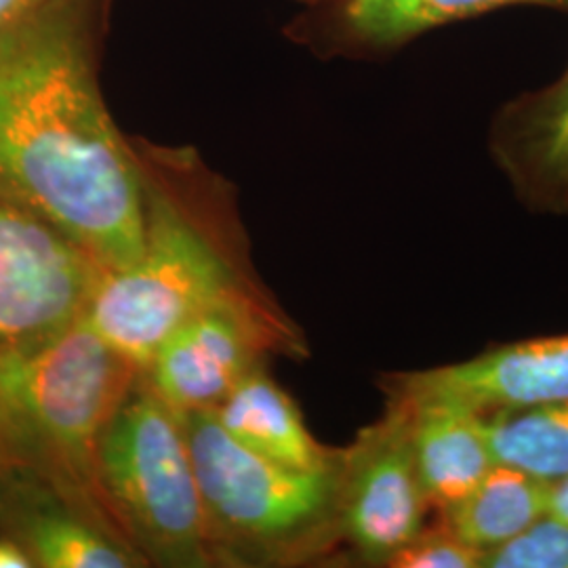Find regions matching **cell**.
Wrapping results in <instances>:
<instances>
[{
	"mask_svg": "<svg viewBox=\"0 0 568 568\" xmlns=\"http://www.w3.org/2000/svg\"><path fill=\"white\" fill-rule=\"evenodd\" d=\"M47 0H0V28L20 20L21 16L39 9Z\"/></svg>",
	"mask_w": 568,
	"mask_h": 568,
	"instance_id": "ffe728a7",
	"label": "cell"
},
{
	"mask_svg": "<svg viewBox=\"0 0 568 568\" xmlns=\"http://www.w3.org/2000/svg\"><path fill=\"white\" fill-rule=\"evenodd\" d=\"M138 150V148H135ZM143 244L138 260L105 272L84 321L131 363L148 365L164 337L194 312L232 295H262L243 239L211 194L194 192V164L182 156L143 154Z\"/></svg>",
	"mask_w": 568,
	"mask_h": 568,
	"instance_id": "7a4b0ae2",
	"label": "cell"
},
{
	"mask_svg": "<svg viewBox=\"0 0 568 568\" xmlns=\"http://www.w3.org/2000/svg\"><path fill=\"white\" fill-rule=\"evenodd\" d=\"M386 396L410 405H448L478 415L568 403V333L488 345L448 365L382 379Z\"/></svg>",
	"mask_w": 568,
	"mask_h": 568,
	"instance_id": "9c48e42d",
	"label": "cell"
},
{
	"mask_svg": "<svg viewBox=\"0 0 568 568\" xmlns=\"http://www.w3.org/2000/svg\"><path fill=\"white\" fill-rule=\"evenodd\" d=\"M386 568H483V554L432 516L426 527L389 558Z\"/></svg>",
	"mask_w": 568,
	"mask_h": 568,
	"instance_id": "ac0fdd59",
	"label": "cell"
},
{
	"mask_svg": "<svg viewBox=\"0 0 568 568\" xmlns=\"http://www.w3.org/2000/svg\"><path fill=\"white\" fill-rule=\"evenodd\" d=\"M180 415L213 567H300L337 558L342 448L328 466H284L236 443L211 410Z\"/></svg>",
	"mask_w": 568,
	"mask_h": 568,
	"instance_id": "277c9868",
	"label": "cell"
},
{
	"mask_svg": "<svg viewBox=\"0 0 568 568\" xmlns=\"http://www.w3.org/2000/svg\"><path fill=\"white\" fill-rule=\"evenodd\" d=\"M549 487L520 467L495 462L457 506L434 518L485 558L548 514Z\"/></svg>",
	"mask_w": 568,
	"mask_h": 568,
	"instance_id": "5bb4252c",
	"label": "cell"
},
{
	"mask_svg": "<svg viewBox=\"0 0 568 568\" xmlns=\"http://www.w3.org/2000/svg\"><path fill=\"white\" fill-rule=\"evenodd\" d=\"M490 159L535 215H568V65L541 89L504 103L488 126Z\"/></svg>",
	"mask_w": 568,
	"mask_h": 568,
	"instance_id": "30bf717a",
	"label": "cell"
},
{
	"mask_svg": "<svg viewBox=\"0 0 568 568\" xmlns=\"http://www.w3.org/2000/svg\"><path fill=\"white\" fill-rule=\"evenodd\" d=\"M549 514L568 523V476L551 483L549 487Z\"/></svg>",
	"mask_w": 568,
	"mask_h": 568,
	"instance_id": "44dd1931",
	"label": "cell"
},
{
	"mask_svg": "<svg viewBox=\"0 0 568 568\" xmlns=\"http://www.w3.org/2000/svg\"><path fill=\"white\" fill-rule=\"evenodd\" d=\"M103 274L79 244L0 203V361L77 321Z\"/></svg>",
	"mask_w": 568,
	"mask_h": 568,
	"instance_id": "ba28073f",
	"label": "cell"
},
{
	"mask_svg": "<svg viewBox=\"0 0 568 568\" xmlns=\"http://www.w3.org/2000/svg\"><path fill=\"white\" fill-rule=\"evenodd\" d=\"M432 516L413 455L410 410L386 398L382 417L339 450L337 558L387 567Z\"/></svg>",
	"mask_w": 568,
	"mask_h": 568,
	"instance_id": "52a82bcc",
	"label": "cell"
},
{
	"mask_svg": "<svg viewBox=\"0 0 568 568\" xmlns=\"http://www.w3.org/2000/svg\"><path fill=\"white\" fill-rule=\"evenodd\" d=\"M495 462L548 483L568 476V403L483 415Z\"/></svg>",
	"mask_w": 568,
	"mask_h": 568,
	"instance_id": "2e32d148",
	"label": "cell"
},
{
	"mask_svg": "<svg viewBox=\"0 0 568 568\" xmlns=\"http://www.w3.org/2000/svg\"><path fill=\"white\" fill-rule=\"evenodd\" d=\"M142 373L82 314L0 361V448L9 464L60 490L129 546L103 497L98 450Z\"/></svg>",
	"mask_w": 568,
	"mask_h": 568,
	"instance_id": "3957f363",
	"label": "cell"
},
{
	"mask_svg": "<svg viewBox=\"0 0 568 568\" xmlns=\"http://www.w3.org/2000/svg\"><path fill=\"white\" fill-rule=\"evenodd\" d=\"M211 413L236 443L284 466H328L339 450L314 438L300 406L265 365L246 373Z\"/></svg>",
	"mask_w": 568,
	"mask_h": 568,
	"instance_id": "4fadbf2b",
	"label": "cell"
},
{
	"mask_svg": "<svg viewBox=\"0 0 568 568\" xmlns=\"http://www.w3.org/2000/svg\"><path fill=\"white\" fill-rule=\"evenodd\" d=\"M400 403L410 410V443L422 487L434 516H440L495 466L485 417L459 406Z\"/></svg>",
	"mask_w": 568,
	"mask_h": 568,
	"instance_id": "7c38bea8",
	"label": "cell"
},
{
	"mask_svg": "<svg viewBox=\"0 0 568 568\" xmlns=\"http://www.w3.org/2000/svg\"><path fill=\"white\" fill-rule=\"evenodd\" d=\"M483 568H568V523L548 511L506 546L485 554Z\"/></svg>",
	"mask_w": 568,
	"mask_h": 568,
	"instance_id": "e0dca14e",
	"label": "cell"
},
{
	"mask_svg": "<svg viewBox=\"0 0 568 568\" xmlns=\"http://www.w3.org/2000/svg\"><path fill=\"white\" fill-rule=\"evenodd\" d=\"M0 532L34 568H140L142 554L39 476L9 467L0 476Z\"/></svg>",
	"mask_w": 568,
	"mask_h": 568,
	"instance_id": "8fae6325",
	"label": "cell"
},
{
	"mask_svg": "<svg viewBox=\"0 0 568 568\" xmlns=\"http://www.w3.org/2000/svg\"><path fill=\"white\" fill-rule=\"evenodd\" d=\"M9 467H13V466H11V464H9V459H7V457H4V453H2V448H0V476H2V474H4V471H7V469H9Z\"/></svg>",
	"mask_w": 568,
	"mask_h": 568,
	"instance_id": "7402d4cb",
	"label": "cell"
},
{
	"mask_svg": "<svg viewBox=\"0 0 568 568\" xmlns=\"http://www.w3.org/2000/svg\"><path fill=\"white\" fill-rule=\"evenodd\" d=\"M0 203L103 272L142 251V164L103 102L82 0H47L0 28Z\"/></svg>",
	"mask_w": 568,
	"mask_h": 568,
	"instance_id": "6da1fadb",
	"label": "cell"
},
{
	"mask_svg": "<svg viewBox=\"0 0 568 568\" xmlns=\"http://www.w3.org/2000/svg\"><path fill=\"white\" fill-rule=\"evenodd\" d=\"M270 352L302 358L307 347L267 293L232 295L171 331L143 366V379L178 413L213 410Z\"/></svg>",
	"mask_w": 568,
	"mask_h": 568,
	"instance_id": "8992f818",
	"label": "cell"
},
{
	"mask_svg": "<svg viewBox=\"0 0 568 568\" xmlns=\"http://www.w3.org/2000/svg\"><path fill=\"white\" fill-rule=\"evenodd\" d=\"M0 568H34L26 549L16 539L0 532Z\"/></svg>",
	"mask_w": 568,
	"mask_h": 568,
	"instance_id": "d6986e66",
	"label": "cell"
},
{
	"mask_svg": "<svg viewBox=\"0 0 568 568\" xmlns=\"http://www.w3.org/2000/svg\"><path fill=\"white\" fill-rule=\"evenodd\" d=\"M103 497L148 567H213L182 415L140 382L98 450Z\"/></svg>",
	"mask_w": 568,
	"mask_h": 568,
	"instance_id": "5b68a950",
	"label": "cell"
},
{
	"mask_svg": "<svg viewBox=\"0 0 568 568\" xmlns=\"http://www.w3.org/2000/svg\"><path fill=\"white\" fill-rule=\"evenodd\" d=\"M514 4L568 13V0H352L345 9V21L354 39L373 47H394L453 21Z\"/></svg>",
	"mask_w": 568,
	"mask_h": 568,
	"instance_id": "9a60e30c",
	"label": "cell"
}]
</instances>
